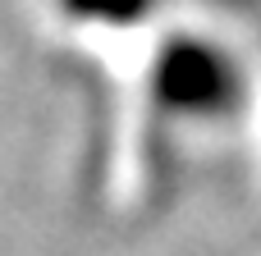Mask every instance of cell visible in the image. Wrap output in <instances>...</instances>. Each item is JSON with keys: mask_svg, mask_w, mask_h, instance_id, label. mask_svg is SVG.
Wrapping results in <instances>:
<instances>
[{"mask_svg": "<svg viewBox=\"0 0 261 256\" xmlns=\"http://www.w3.org/2000/svg\"><path fill=\"white\" fill-rule=\"evenodd\" d=\"M156 96L174 110H229L239 101V73L197 41H174L156 64Z\"/></svg>", "mask_w": 261, "mask_h": 256, "instance_id": "cell-1", "label": "cell"}, {"mask_svg": "<svg viewBox=\"0 0 261 256\" xmlns=\"http://www.w3.org/2000/svg\"><path fill=\"white\" fill-rule=\"evenodd\" d=\"M151 0H64L69 14H87V18H110V23H128L142 18Z\"/></svg>", "mask_w": 261, "mask_h": 256, "instance_id": "cell-2", "label": "cell"}]
</instances>
